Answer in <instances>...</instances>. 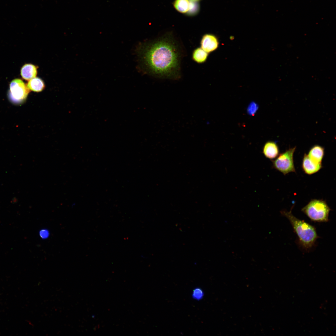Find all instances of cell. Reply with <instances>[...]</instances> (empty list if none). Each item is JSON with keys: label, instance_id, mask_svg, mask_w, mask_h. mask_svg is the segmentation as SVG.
<instances>
[{"label": "cell", "instance_id": "7a4b0ae2", "mask_svg": "<svg viewBox=\"0 0 336 336\" xmlns=\"http://www.w3.org/2000/svg\"><path fill=\"white\" fill-rule=\"evenodd\" d=\"M293 207V206L289 212L283 210L281 212V213L290 221L302 246L307 249L310 248L319 238L316 229L313 226L293 216L292 213Z\"/></svg>", "mask_w": 336, "mask_h": 336}, {"label": "cell", "instance_id": "8992f818", "mask_svg": "<svg viewBox=\"0 0 336 336\" xmlns=\"http://www.w3.org/2000/svg\"><path fill=\"white\" fill-rule=\"evenodd\" d=\"M200 44V47L209 54L218 48L219 41L216 35L212 34L207 33L202 36Z\"/></svg>", "mask_w": 336, "mask_h": 336}, {"label": "cell", "instance_id": "30bf717a", "mask_svg": "<svg viewBox=\"0 0 336 336\" xmlns=\"http://www.w3.org/2000/svg\"><path fill=\"white\" fill-rule=\"evenodd\" d=\"M21 74L24 79L30 80L36 76L37 74V68L32 64H25L21 69Z\"/></svg>", "mask_w": 336, "mask_h": 336}, {"label": "cell", "instance_id": "2e32d148", "mask_svg": "<svg viewBox=\"0 0 336 336\" xmlns=\"http://www.w3.org/2000/svg\"><path fill=\"white\" fill-rule=\"evenodd\" d=\"M258 108L257 104L253 102L251 103L249 105L247 111L249 114L251 115H254L255 113Z\"/></svg>", "mask_w": 336, "mask_h": 336}, {"label": "cell", "instance_id": "3957f363", "mask_svg": "<svg viewBox=\"0 0 336 336\" xmlns=\"http://www.w3.org/2000/svg\"><path fill=\"white\" fill-rule=\"evenodd\" d=\"M330 210L325 201L317 199H311L301 209V211L312 221L318 222H328Z\"/></svg>", "mask_w": 336, "mask_h": 336}, {"label": "cell", "instance_id": "ba28073f", "mask_svg": "<svg viewBox=\"0 0 336 336\" xmlns=\"http://www.w3.org/2000/svg\"><path fill=\"white\" fill-rule=\"evenodd\" d=\"M263 153L266 158L273 160L276 158L279 154V148L275 142H268L264 146Z\"/></svg>", "mask_w": 336, "mask_h": 336}, {"label": "cell", "instance_id": "277c9868", "mask_svg": "<svg viewBox=\"0 0 336 336\" xmlns=\"http://www.w3.org/2000/svg\"><path fill=\"white\" fill-rule=\"evenodd\" d=\"M296 147L290 148L281 153L272 160L274 168L285 175L291 172H295L293 155Z\"/></svg>", "mask_w": 336, "mask_h": 336}, {"label": "cell", "instance_id": "6da1fadb", "mask_svg": "<svg viewBox=\"0 0 336 336\" xmlns=\"http://www.w3.org/2000/svg\"><path fill=\"white\" fill-rule=\"evenodd\" d=\"M183 50L172 33L168 32L142 44L139 55L147 73L159 78L177 80L181 77Z\"/></svg>", "mask_w": 336, "mask_h": 336}, {"label": "cell", "instance_id": "9a60e30c", "mask_svg": "<svg viewBox=\"0 0 336 336\" xmlns=\"http://www.w3.org/2000/svg\"><path fill=\"white\" fill-rule=\"evenodd\" d=\"M204 293L202 290L200 288L194 289L193 292L192 296L194 298L199 300L203 297Z\"/></svg>", "mask_w": 336, "mask_h": 336}, {"label": "cell", "instance_id": "ac0fdd59", "mask_svg": "<svg viewBox=\"0 0 336 336\" xmlns=\"http://www.w3.org/2000/svg\"><path fill=\"white\" fill-rule=\"evenodd\" d=\"M190 0L191 1H194V2H198L199 1H200V0Z\"/></svg>", "mask_w": 336, "mask_h": 336}, {"label": "cell", "instance_id": "7c38bea8", "mask_svg": "<svg viewBox=\"0 0 336 336\" xmlns=\"http://www.w3.org/2000/svg\"><path fill=\"white\" fill-rule=\"evenodd\" d=\"M27 86L29 90L36 92L42 91L45 87L43 81L40 78L37 77L30 80Z\"/></svg>", "mask_w": 336, "mask_h": 336}, {"label": "cell", "instance_id": "9c48e42d", "mask_svg": "<svg viewBox=\"0 0 336 336\" xmlns=\"http://www.w3.org/2000/svg\"><path fill=\"white\" fill-rule=\"evenodd\" d=\"M307 155L315 162L322 163L324 155V149L320 145H315L310 149Z\"/></svg>", "mask_w": 336, "mask_h": 336}, {"label": "cell", "instance_id": "5bb4252c", "mask_svg": "<svg viewBox=\"0 0 336 336\" xmlns=\"http://www.w3.org/2000/svg\"><path fill=\"white\" fill-rule=\"evenodd\" d=\"M190 4L189 10L186 14L188 16H194L196 15L199 11L200 7L198 2L190 1Z\"/></svg>", "mask_w": 336, "mask_h": 336}, {"label": "cell", "instance_id": "8fae6325", "mask_svg": "<svg viewBox=\"0 0 336 336\" xmlns=\"http://www.w3.org/2000/svg\"><path fill=\"white\" fill-rule=\"evenodd\" d=\"M208 56V53L204 51L200 47H198L193 51L192 58L194 62L198 64H201L206 61Z\"/></svg>", "mask_w": 336, "mask_h": 336}, {"label": "cell", "instance_id": "52a82bcc", "mask_svg": "<svg viewBox=\"0 0 336 336\" xmlns=\"http://www.w3.org/2000/svg\"><path fill=\"white\" fill-rule=\"evenodd\" d=\"M302 167L306 174L311 175L318 171L322 167V163H317L313 161L308 155L305 154L303 158Z\"/></svg>", "mask_w": 336, "mask_h": 336}, {"label": "cell", "instance_id": "5b68a950", "mask_svg": "<svg viewBox=\"0 0 336 336\" xmlns=\"http://www.w3.org/2000/svg\"><path fill=\"white\" fill-rule=\"evenodd\" d=\"M29 92V89L22 80L16 79L10 84L8 97L13 103L20 104L25 100Z\"/></svg>", "mask_w": 336, "mask_h": 336}, {"label": "cell", "instance_id": "4fadbf2b", "mask_svg": "<svg viewBox=\"0 0 336 336\" xmlns=\"http://www.w3.org/2000/svg\"><path fill=\"white\" fill-rule=\"evenodd\" d=\"M172 4L177 11L186 15L189 8L190 1L189 0H175Z\"/></svg>", "mask_w": 336, "mask_h": 336}, {"label": "cell", "instance_id": "e0dca14e", "mask_svg": "<svg viewBox=\"0 0 336 336\" xmlns=\"http://www.w3.org/2000/svg\"><path fill=\"white\" fill-rule=\"evenodd\" d=\"M40 236L43 238L47 237L49 235L47 231L45 230H42L40 231Z\"/></svg>", "mask_w": 336, "mask_h": 336}]
</instances>
